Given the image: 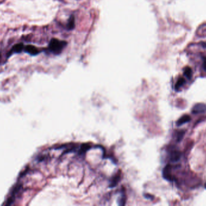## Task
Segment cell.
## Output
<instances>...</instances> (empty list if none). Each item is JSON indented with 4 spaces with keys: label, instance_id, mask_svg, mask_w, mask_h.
Returning <instances> with one entry per match:
<instances>
[{
    "label": "cell",
    "instance_id": "8992f818",
    "mask_svg": "<svg viewBox=\"0 0 206 206\" xmlns=\"http://www.w3.org/2000/svg\"><path fill=\"white\" fill-rule=\"evenodd\" d=\"M191 117L189 115H184L182 117H180L178 121H177V125L180 126H182L183 125H184L186 123H188L191 121Z\"/></svg>",
    "mask_w": 206,
    "mask_h": 206
},
{
    "label": "cell",
    "instance_id": "9c48e42d",
    "mask_svg": "<svg viewBox=\"0 0 206 206\" xmlns=\"http://www.w3.org/2000/svg\"><path fill=\"white\" fill-rule=\"evenodd\" d=\"M184 74L189 79H191L192 76V70L191 69V68L187 67L186 68H184Z\"/></svg>",
    "mask_w": 206,
    "mask_h": 206
},
{
    "label": "cell",
    "instance_id": "30bf717a",
    "mask_svg": "<svg viewBox=\"0 0 206 206\" xmlns=\"http://www.w3.org/2000/svg\"><path fill=\"white\" fill-rule=\"evenodd\" d=\"M68 29H73L74 27V16H71L68 23L67 24Z\"/></svg>",
    "mask_w": 206,
    "mask_h": 206
},
{
    "label": "cell",
    "instance_id": "52a82bcc",
    "mask_svg": "<svg viewBox=\"0 0 206 206\" xmlns=\"http://www.w3.org/2000/svg\"><path fill=\"white\" fill-rule=\"evenodd\" d=\"M24 49V45L23 44H18L13 47L12 51V52H14V53H21Z\"/></svg>",
    "mask_w": 206,
    "mask_h": 206
},
{
    "label": "cell",
    "instance_id": "8fae6325",
    "mask_svg": "<svg viewBox=\"0 0 206 206\" xmlns=\"http://www.w3.org/2000/svg\"><path fill=\"white\" fill-rule=\"evenodd\" d=\"M184 134H185V131H179L178 133L177 137L178 142H180L182 141V139H183V137L184 135Z\"/></svg>",
    "mask_w": 206,
    "mask_h": 206
},
{
    "label": "cell",
    "instance_id": "6da1fadb",
    "mask_svg": "<svg viewBox=\"0 0 206 206\" xmlns=\"http://www.w3.org/2000/svg\"><path fill=\"white\" fill-rule=\"evenodd\" d=\"M67 43L57 39H52L49 44L48 50L54 55H59L66 46Z\"/></svg>",
    "mask_w": 206,
    "mask_h": 206
},
{
    "label": "cell",
    "instance_id": "4fadbf2b",
    "mask_svg": "<svg viewBox=\"0 0 206 206\" xmlns=\"http://www.w3.org/2000/svg\"><path fill=\"white\" fill-rule=\"evenodd\" d=\"M204 187H205V188L206 189V182L205 183V185H204Z\"/></svg>",
    "mask_w": 206,
    "mask_h": 206
},
{
    "label": "cell",
    "instance_id": "7a4b0ae2",
    "mask_svg": "<svg viewBox=\"0 0 206 206\" xmlns=\"http://www.w3.org/2000/svg\"><path fill=\"white\" fill-rule=\"evenodd\" d=\"M206 112V105L203 103L195 104L192 109V112L194 114H199Z\"/></svg>",
    "mask_w": 206,
    "mask_h": 206
},
{
    "label": "cell",
    "instance_id": "7c38bea8",
    "mask_svg": "<svg viewBox=\"0 0 206 206\" xmlns=\"http://www.w3.org/2000/svg\"><path fill=\"white\" fill-rule=\"evenodd\" d=\"M203 68L206 72V58H203Z\"/></svg>",
    "mask_w": 206,
    "mask_h": 206
},
{
    "label": "cell",
    "instance_id": "ba28073f",
    "mask_svg": "<svg viewBox=\"0 0 206 206\" xmlns=\"http://www.w3.org/2000/svg\"><path fill=\"white\" fill-rule=\"evenodd\" d=\"M186 84V81L185 79L183 78V77H180L177 83L175 84V89L176 90H178L180 87H182V86Z\"/></svg>",
    "mask_w": 206,
    "mask_h": 206
},
{
    "label": "cell",
    "instance_id": "277c9868",
    "mask_svg": "<svg viewBox=\"0 0 206 206\" xmlns=\"http://www.w3.org/2000/svg\"><path fill=\"white\" fill-rule=\"evenodd\" d=\"M25 51L31 55H37L39 54V50L37 49L36 47L33 46H32V45H28V46H27L26 47H24Z\"/></svg>",
    "mask_w": 206,
    "mask_h": 206
},
{
    "label": "cell",
    "instance_id": "3957f363",
    "mask_svg": "<svg viewBox=\"0 0 206 206\" xmlns=\"http://www.w3.org/2000/svg\"><path fill=\"white\" fill-rule=\"evenodd\" d=\"M163 177L168 181L172 182L174 180L171 174V166L170 164H168L163 170Z\"/></svg>",
    "mask_w": 206,
    "mask_h": 206
},
{
    "label": "cell",
    "instance_id": "5b68a950",
    "mask_svg": "<svg viewBox=\"0 0 206 206\" xmlns=\"http://www.w3.org/2000/svg\"><path fill=\"white\" fill-rule=\"evenodd\" d=\"M181 157H182V154L179 151H175L171 153L170 156V160L172 162L175 163L180 160Z\"/></svg>",
    "mask_w": 206,
    "mask_h": 206
}]
</instances>
